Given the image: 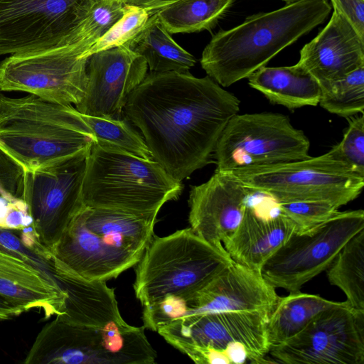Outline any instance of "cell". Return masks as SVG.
I'll use <instances>...</instances> for the list:
<instances>
[{
    "label": "cell",
    "mask_w": 364,
    "mask_h": 364,
    "mask_svg": "<svg viewBox=\"0 0 364 364\" xmlns=\"http://www.w3.org/2000/svg\"><path fill=\"white\" fill-rule=\"evenodd\" d=\"M156 358L144 326H131L122 320L94 327L56 316L37 334L23 363L151 364Z\"/></svg>",
    "instance_id": "6"
},
{
    "label": "cell",
    "mask_w": 364,
    "mask_h": 364,
    "mask_svg": "<svg viewBox=\"0 0 364 364\" xmlns=\"http://www.w3.org/2000/svg\"><path fill=\"white\" fill-rule=\"evenodd\" d=\"M126 46L144 58L151 72H188L196 63L193 55L173 39L156 11Z\"/></svg>",
    "instance_id": "25"
},
{
    "label": "cell",
    "mask_w": 364,
    "mask_h": 364,
    "mask_svg": "<svg viewBox=\"0 0 364 364\" xmlns=\"http://www.w3.org/2000/svg\"><path fill=\"white\" fill-rule=\"evenodd\" d=\"M24 169L0 147V198L6 202L22 200Z\"/></svg>",
    "instance_id": "36"
},
{
    "label": "cell",
    "mask_w": 364,
    "mask_h": 364,
    "mask_svg": "<svg viewBox=\"0 0 364 364\" xmlns=\"http://www.w3.org/2000/svg\"><path fill=\"white\" fill-rule=\"evenodd\" d=\"M0 295L21 314L37 309L46 318L62 314L65 293L21 259L0 250Z\"/></svg>",
    "instance_id": "21"
},
{
    "label": "cell",
    "mask_w": 364,
    "mask_h": 364,
    "mask_svg": "<svg viewBox=\"0 0 364 364\" xmlns=\"http://www.w3.org/2000/svg\"><path fill=\"white\" fill-rule=\"evenodd\" d=\"M52 275L66 295L62 314L57 315L62 319L94 327H105L111 322L124 320L114 289L106 282L86 281L53 265Z\"/></svg>",
    "instance_id": "22"
},
{
    "label": "cell",
    "mask_w": 364,
    "mask_h": 364,
    "mask_svg": "<svg viewBox=\"0 0 364 364\" xmlns=\"http://www.w3.org/2000/svg\"><path fill=\"white\" fill-rule=\"evenodd\" d=\"M87 155L25 171L22 200L39 241L49 252L84 206L82 186Z\"/></svg>",
    "instance_id": "14"
},
{
    "label": "cell",
    "mask_w": 364,
    "mask_h": 364,
    "mask_svg": "<svg viewBox=\"0 0 364 364\" xmlns=\"http://www.w3.org/2000/svg\"><path fill=\"white\" fill-rule=\"evenodd\" d=\"M240 105L208 75L151 72L130 93L124 114L140 129L153 160L182 181L210 163Z\"/></svg>",
    "instance_id": "1"
},
{
    "label": "cell",
    "mask_w": 364,
    "mask_h": 364,
    "mask_svg": "<svg viewBox=\"0 0 364 364\" xmlns=\"http://www.w3.org/2000/svg\"><path fill=\"white\" fill-rule=\"evenodd\" d=\"M124 6L121 0H85L63 43H80L90 48L123 16Z\"/></svg>",
    "instance_id": "29"
},
{
    "label": "cell",
    "mask_w": 364,
    "mask_h": 364,
    "mask_svg": "<svg viewBox=\"0 0 364 364\" xmlns=\"http://www.w3.org/2000/svg\"><path fill=\"white\" fill-rule=\"evenodd\" d=\"M20 314L21 313L18 309L0 295V320L10 319Z\"/></svg>",
    "instance_id": "40"
},
{
    "label": "cell",
    "mask_w": 364,
    "mask_h": 364,
    "mask_svg": "<svg viewBox=\"0 0 364 364\" xmlns=\"http://www.w3.org/2000/svg\"><path fill=\"white\" fill-rule=\"evenodd\" d=\"M269 353L275 362L286 364H363L364 310L346 301L322 311Z\"/></svg>",
    "instance_id": "13"
},
{
    "label": "cell",
    "mask_w": 364,
    "mask_h": 364,
    "mask_svg": "<svg viewBox=\"0 0 364 364\" xmlns=\"http://www.w3.org/2000/svg\"><path fill=\"white\" fill-rule=\"evenodd\" d=\"M331 9L327 0H299L249 16L237 26L213 36L203 51L201 66L220 86L229 87L323 23Z\"/></svg>",
    "instance_id": "2"
},
{
    "label": "cell",
    "mask_w": 364,
    "mask_h": 364,
    "mask_svg": "<svg viewBox=\"0 0 364 364\" xmlns=\"http://www.w3.org/2000/svg\"><path fill=\"white\" fill-rule=\"evenodd\" d=\"M147 69L144 58L126 45L93 53L87 61L86 92L76 109L90 116L125 117L128 97L144 80Z\"/></svg>",
    "instance_id": "16"
},
{
    "label": "cell",
    "mask_w": 364,
    "mask_h": 364,
    "mask_svg": "<svg viewBox=\"0 0 364 364\" xmlns=\"http://www.w3.org/2000/svg\"><path fill=\"white\" fill-rule=\"evenodd\" d=\"M299 53V66L319 84L343 77L364 66V38L339 10Z\"/></svg>",
    "instance_id": "19"
},
{
    "label": "cell",
    "mask_w": 364,
    "mask_h": 364,
    "mask_svg": "<svg viewBox=\"0 0 364 364\" xmlns=\"http://www.w3.org/2000/svg\"><path fill=\"white\" fill-rule=\"evenodd\" d=\"M277 203L279 212L294 225L296 233L311 230L338 212V207L324 200H294Z\"/></svg>",
    "instance_id": "33"
},
{
    "label": "cell",
    "mask_w": 364,
    "mask_h": 364,
    "mask_svg": "<svg viewBox=\"0 0 364 364\" xmlns=\"http://www.w3.org/2000/svg\"><path fill=\"white\" fill-rule=\"evenodd\" d=\"M319 85L321 96L318 105L330 113L343 117L363 114L364 66L342 78Z\"/></svg>",
    "instance_id": "30"
},
{
    "label": "cell",
    "mask_w": 364,
    "mask_h": 364,
    "mask_svg": "<svg viewBox=\"0 0 364 364\" xmlns=\"http://www.w3.org/2000/svg\"><path fill=\"white\" fill-rule=\"evenodd\" d=\"M260 273L235 262L206 287L184 298L167 296L143 307L144 326L153 331L181 317L221 311H269L279 296Z\"/></svg>",
    "instance_id": "10"
},
{
    "label": "cell",
    "mask_w": 364,
    "mask_h": 364,
    "mask_svg": "<svg viewBox=\"0 0 364 364\" xmlns=\"http://www.w3.org/2000/svg\"><path fill=\"white\" fill-rule=\"evenodd\" d=\"M341 303L300 291L279 296L267 324L269 349L296 335L322 311Z\"/></svg>",
    "instance_id": "26"
},
{
    "label": "cell",
    "mask_w": 364,
    "mask_h": 364,
    "mask_svg": "<svg viewBox=\"0 0 364 364\" xmlns=\"http://www.w3.org/2000/svg\"><path fill=\"white\" fill-rule=\"evenodd\" d=\"M327 154L364 176V115L350 117L343 139Z\"/></svg>",
    "instance_id": "34"
},
{
    "label": "cell",
    "mask_w": 364,
    "mask_h": 364,
    "mask_svg": "<svg viewBox=\"0 0 364 364\" xmlns=\"http://www.w3.org/2000/svg\"><path fill=\"white\" fill-rule=\"evenodd\" d=\"M252 191L229 171H217L210 179L192 186L188 220L191 229L213 247L223 242L240 223Z\"/></svg>",
    "instance_id": "18"
},
{
    "label": "cell",
    "mask_w": 364,
    "mask_h": 364,
    "mask_svg": "<svg viewBox=\"0 0 364 364\" xmlns=\"http://www.w3.org/2000/svg\"><path fill=\"white\" fill-rule=\"evenodd\" d=\"M183 188L154 160L94 143L86 159L82 200L87 207L150 215L178 199Z\"/></svg>",
    "instance_id": "4"
},
{
    "label": "cell",
    "mask_w": 364,
    "mask_h": 364,
    "mask_svg": "<svg viewBox=\"0 0 364 364\" xmlns=\"http://www.w3.org/2000/svg\"><path fill=\"white\" fill-rule=\"evenodd\" d=\"M4 210L0 216V226L18 232L33 225L28 208L23 200L6 202Z\"/></svg>",
    "instance_id": "37"
},
{
    "label": "cell",
    "mask_w": 364,
    "mask_h": 364,
    "mask_svg": "<svg viewBox=\"0 0 364 364\" xmlns=\"http://www.w3.org/2000/svg\"><path fill=\"white\" fill-rule=\"evenodd\" d=\"M326 271L329 282L345 294L350 306L364 310V230L346 242Z\"/></svg>",
    "instance_id": "28"
},
{
    "label": "cell",
    "mask_w": 364,
    "mask_h": 364,
    "mask_svg": "<svg viewBox=\"0 0 364 364\" xmlns=\"http://www.w3.org/2000/svg\"><path fill=\"white\" fill-rule=\"evenodd\" d=\"M85 0H0V55L50 48L73 28Z\"/></svg>",
    "instance_id": "15"
},
{
    "label": "cell",
    "mask_w": 364,
    "mask_h": 364,
    "mask_svg": "<svg viewBox=\"0 0 364 364\" xmlns=\"http://www.w3.org/2000/svg\"><path fill=\"white\" fill-rule=\"evenodd\" d=\"M124 4L141 7L152 13L179 0H121Z\"/></svg>",
    "instance_id": "39"
},
{
    "label": "cell",
    "mask_w": 364,
    "mask_h": 364,
    "mask_svg": "<svg viewBox=\"0 0 364 364\" xmlns=\"http://www.w3.org/2000/svg\"><path fill=\"white\" fill-rule=\"evenodd\" d=\"M282 1H284L286 3V4H291V3H294V2H296L299 0H280Z\"/></svg>",
    "instance_id": "41"
},
{
    "label": "cell",
    "mask_w": 364,
    "mask_h": 364,
    "mask_svg": "<svg viewBox=\"0 0 364 364\" xmlns=\"http://www.w3.org/2000/svg\"><path fill=\"white\" fill-rule=\"evenodd\" d=\"M0 250L21 259L38 269L48 278L54 280L52 275V262L41 257L27 247L14 231L1 226Z\"/></svg>",
    "instance_id": "35"
},
{
    "label": "cell",
    "mask_w": 364,
    "mask_h": 364,
    "mask_svg": "<svg viewBox=\"0 0 364 364\" xmlns=\"http://www.w3.org/2000/svg\"><path fill=\"white\" fill-rule=\"evenodd\" d=\"M89 50L63 43L35 52L10 55L0 63V91H21L51 102L77 105L87 89Z\"/></svg>",
    "instance_id": "11"
},
{
    "label": "cell",
    "mask_w": 364,
    "mask_h": 364,
    "mask_svg": "<svg viewBox=\"0 0 364 364\" xmlns=\"http://www.w3.org/2000/svg\"><path fill=\"white\" fill-rule=\"evenodd\" d=\"M95 143L109 145L145 159L152 160L144 138L124 117L107 119L86 115L80 112Z\"/></svg>",
    "instance_id": "31"
},
{
    "label": "cell",
    "mask_w": 364,
    "mask_h": 364,
    "mask_svg": "<svg viewBox=\"0 0 364 364\" xmlns=\"http://www.w3.org/2000/svg\"><path fill=\"white\" fill-rule=\"evenodd\" d=\"M50 255L53 265L68 274L89 282H107L135 266L143 254L107 242L88 229L77 213Z\"/></svg>",
    "instance_id": "17"
},
{
    "label": "cell",
    "mask_w": 364,
    "mask_h": 364,
    "mask_svg": "<svg viewBox=\"0 0 364 364\" xmlns=\"http://www.w3.org/2000/svg\"><path fill=\"white\" fill-rule=\"evenodd\" d=\"M249 85L260 92L270 103L289 109L319 103L318 81L297 64L291 66H263L248 77Z\"/></svg>",
    "instance_id": "24"
},
{
    "label": "cell",
    "mask_w": 364,
    "mask_h": 364,
    "mask_svg": "<svg viewBox=\"0 0 364 364\" xmlns=\"http://www.w3.org/2000/svg\"><path fill=\"white\" fill-rule=\"evenodd\" d=\"M77 215L88 229L110 244L143 254L154 236L158 213L137 215L84 205Z\"/></svg>",
    "instance_id": "23"
},
{
    "label": "cell",
    "mask_w": 364,
    "mask_h": 364,
    "mask_svg": "<svg viewBox=\"0 0 364 364\" xmlns=\"http://www.w3.org/2000/svg\"><path fill=\"white\" fill-rule=\"evenodd\" d=\"M310 142L283 114L238 113L228 122L213 156L217 171L303 160Z\"/></svg>",
    "instance_id": "9"
},
{
    "label": "cell",
    "mask_w": 364,
    "mask_h": 364,
    "mask_svg": "<svg viewBox=\"0 0 364 364\" xmlns=\"http://www.w3.org/2000/svg\"><path fill=\"white\" fill-rule=\"evenodd\" d=\"M332 8L342 12L364 38V0H331Z\"/></svg>",
    "instance_id": "38"
},
{
    "label": "cell",
    "mask_w": 364,
    "mask_h": 364,
    "mask_svg": "<svg viewBox=\"0 0 364 364\" xmlns=\"http://www.w3.org/2000/svg\"><path fill=\"white\" fill-rule=\"evenodd\" d=\"M151 13L141 7L125 4L123 16L85 53H95L127 45L143 29Z\"/></svg>",
    "instance_id": "32"
},
{
    "label": "cell",
    "mask_w": 364,
    "mask_h": 364,
    "mask_svg": "<svg viewBox=\"0 0 364 364\" xmlns=\"http://www.w3.org/2000/svg\"><path fill=\"white\" fill-rule=\"evenodd\" d=\"M234 1L179 0L155 11L171 34L195 33L210 31Z\"/></svg>",
    "instance_id": "27"
},
{
    "label": "cell",
    "mask_w": 364,
    "mask_h": 364,
    "mask_svg": "<svg viewBox=\"0 0 364 364\" xmlns=\"http://www.w3.org/2000/svg\"><path fill=\"white\" fill-rule=\"evenodd\" d=\"M94 143L71 105L31 94L18 98L0 94V147L25 171L88 154Z\"/></svg>",
    "instance_id": "3"
},
{
    "label": "cell",
    "mask_w": 364,
    "mask_h": 364,
    "mask_svg": "<svg viewBox=\"0 0 364 364\" xmlns=\"http://www.w3.org/2000/svg\"><path fill=\"white\" fill-rule=\"evenodd\" d=\"M364 230V211L338 212L309 231L294 233L264 264L260 274L270 285L289 292L326 270L346 242Z\"/></svg>",
    "instance_id": "12"
},
{
    "label": "cell",
    "mask_w": 364,
    "mask_h": 364,
    "mask_svg": "<svg viewBox=\"0 0 364 364\" xmlns=\"http://www.w3.org/2000/svg\"><path fill=\"white\" fill-rule=\"evenodd\" d=\"M232 262L225 250L210 245L191 228L153 236L136 264L135 296L143 307L167 296H188Z\"/></svg>",
    "instance_id": "5"
},
{
    "label": "cell",
    "mask_w": 364,
    "mask_h": 364,
    "mask_svg": "<svg viewBox=\"0 0 364 364\" xmlns=\"http://www.w3.org/2000/svg\"><path fill=\"white\" fill-rule=\"evenodd\" d=\"M269 311H221L172 320L158 332L198 364H230L227 348L242 344L252 363H269L267 324Z\"/></svg>",
    "instance_id": "8"
},
{
    "label": "cell",
    "mask_w": 364,
    "mask_h": 364,
    "mask_svg": "<svg viewBox=\"0 0 364 364\" xmlns=\"http://www.w3.org/2000/svg\"><path fill=\"white\" fill-rule=\"evenodd\" d=\"M229 172L252 192L267 195L277 203L324 200L340 208L355 200L364 186V176L327 153L303 160L240 168Z\"/></svg>",
    "instance_id": "7"
},
{
    "label": "cell",
    "mask_w": 364,
    "mask_h": 364,
    "mask_svg": "<svg viewBox=\"0 0 364 364\" xmlns=\"http://www.w3.org/2000/svg\"><path fill=\"white\" fill-rule=\"evenodd\" d=\"M296 232L293 223L281 213L264 218L248 205L223 246L235 262L260 273L265 262Z\"/></svg>",
    "instance_id": "20"
}]
</instances>
